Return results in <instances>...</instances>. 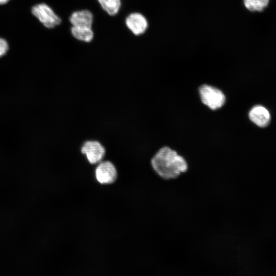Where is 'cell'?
<instances>
[{
    "instance_id": "6da1fadb",
    "label": "cell",
    "mask_w": 276,
    "mask_h": 276,
    "mask_svg": "<svg viewBox=\"0 0 276 276\" xmlns=\"http://www.w3.org/2000/svg\"><path fill=\"white\" fill-rule=\"evenodd\" d=\"M151 166L156 175L161 179H175L189 169L184 156L176 150L165 146L159 149L151 159Z\"/></svg>"
},
{
    "instance_id": "7a4b0ae2",
    "label": "cell",
    "mask_w": 276,
    "mask_h": 276,
    "mask_svg": "<svg viewBox=\"0 0 276 276\" xmlns=\"http://www.w3.org/2000/svg\"><path fill=\"white\" fill-rule=\"evenodd\" d=\"M201 103L211 110L222 108L226 103V96L219 88L211 85L203 84L198 88Z\"/></svg>"
},
{
    "instance_id": "4fadbf2b",
    "label": "cell",
    "mask_w": 276,
    "mask_h": 276,
    "mask_svg": "<svg viewBox=\"0 0 276 276\" xmlns=\"http://www.w3.org/2000/svg\"><path fill=\"white\" fill-rule=\"evenodd\" d=\"M9 0H0V5H3L7 2H8Z\"/></svg>"
},
{
    "instance_id": "5b68a950",
    "label": "cell",
    "mask_w": 276,
    "mask_h": 276,
    "mask_svg": "<svg viewBox=\"0 0 276 276\" xmlns=\"http://www.w3.org/2000/svg\"><path fill=\"white\" fill-rule=\"evenodd\" d=\"M81 151L91 164L101 162L105 154V148L97 141H86L82 146Z\"/></svg>"
},
{
    "instance_id": "8992f818",
    "label": "cell",
    "mask_w": 276,
    "mask_h": 276,
    "mask_svg": "<svg viewBox=\"0 0 276 276\" xmlns=\"http://www.w3.org/2000/svg\"><path fill=\"white\" fill-rule=\"evenodd\" d=\"M125 24L128 29L134 35L143 34L147 29L148 21L145 17L139 13H132L127 16Z\"/></svg>"
},
{
    "instance_id": "3957f363",
    "label": "cell",
    "mask_w": 276,
    "mask_h": 276,
    "mask_svg": "<svg viewBox=\"0 0 276 276\" xmlns=\"http://www.w3.org/2000/svg\"><path fill=\"white\" fill-rule=\"evenodd\" d=\"M32 13L47 28H53L61 24V18L48 5L41 3L32 8Z\"/></svg>"
},
{
    "instance_id": "277c9868",
    "label": "cell",
    "mask_w": 276,
    "mask_h": 276,
    "mask_svg": "<svg viewBox=\"0 0 276 276\" xmlns=\"http://www.w3.org/2000/svg\"><path fill=\"white\" fill-rule=\"evenodd\" d=\"M97 181L101 185L113 183L118 177L115 166L110 161H101L99 163L95 171Z\"/></svg>"
},
{
    "instance_id": "ba28073f",
    "label": "cell",
    "mask_w": 276,
    "mask_h": 276,
    "mask_svg": "<svg viewBox=\"0 0 276 276\" xmlns=\"http://www.w3.org/2000/svg\"><path fill=\"white\" fill-rule=\"evenodd\" d=\"M93 20V14L88 10L75 11L72 13L70 17V21L72 26L91 28Z\"/></svg>"
},
{
    "instance_id": "9c48e42d",
    "label": "cell",
    "mask_w": 276,
    "mask_h": 276,
    "mask_svg": "<svg viewBox=\"0 0 276 276\" xmlns=\"http://www.w3.org/2000/svg\"><path fill=\"white\" fill-rule=\"evenodd\" d=\"M71 32L74 37L83 42H89L94 38V32L90 27L72 26Z\"/></svg>"
},
{
    "instance_id": "7c38bea8",
    "label": "cell",
    "mask_w": 276,
    "mask_h": 276,
    "mask_svg": "<svg viewBox=\"0 0 276 276\" xmlns=\"http://www.w3.org/2000/svg\"><path fill=\"white\" fill-rule=\"evenodd\" d=\"M9 49L8 44L7 41L0 38V57L4 56Z\"/></svg>"
},
{
    "instance_id": "52a82bcc",
    "label": "cell",
    "mask_w": 276,
    "mask_h": 276,
    "mask_svg": "<svg viewBox=\"0 0 276 276\" xmlns=\"http://www.w3.org/2000/svg\"><path fill=\"white\" fill-rule=\"evenodd\" d=\"M250 120L260 127L267 126L270 120V115L268 110L262 105H256L250 109L248 112Z\"/></svg>"
},
{
    "instance_id": "8fae6325",
    "label": "cell",
    "mask_w": 276,
    "mask_h": 276,
    "mask_svg": "<svg viewBox=\"0 0 276 276\" xmlns=\"http://www.w3.org/2000/svg\"><path fill=\"white\" fill-rule=\"evenodd\" d=\"M245 7L251 11H261L268 5L269 0H243Z\"/></svg>"
},
{
    "instance_id": "30bf717a",
    "label": "cell",
    "mask_w": 276,
    "mask_h": 276,
    "mask_svg": "<svg viewBox=\"0 0 276 276\" xmlns=\"http://www.w3.org/2000/svg\"><path fill=\"white\" fill-rule=\"evenodd\" d=\"M102 9L109 15L117 14L121 8V0H98Z\"/></svg>"
}]
</instances>
